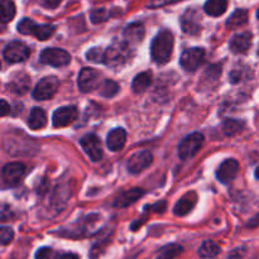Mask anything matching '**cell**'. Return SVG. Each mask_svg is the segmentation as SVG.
<instances>
[{
    "label": "cell",
    "mask_w": 259,
    "mask_h": 259,
    "mask_svg": "<svg viewBox=\"0 0 259 259\" xmlns=\"http://www.w3.org/2000/svg\"><path fill=\"white\" fill-rule=\"evenodd\" d=\"M119 93V85L114 81L105 80L100 85V95L104 98H113Z\"/></svg>",
    "instance_id": "obj_30"
},
{
    "label": "cell",
    "mask_w": 259,
    "mask_h": 259,
    "mask_svg": "<svg viewBox=\"0 0 259 259\" xmlns=\"http://www.w3.org/2000/svg\"><path fill=\"white\" fill-rule=\"evenodd\" d=\"M77 116L78 111L76 106H62L53 113V125L56 128H63V126H67L71 123H73L77 119Z\"/></svg>",
    "instance_id": "obj_13"
},
{
    "label": "cell",
    "mask_w": 259,
    "mask_h": 259,
    "mask_svg": "<svg viewBox=\"0 0 259 259\" xmlns=\"http://www.w3.org/2000/svg\"><path fill=\"white\" fill-rule=\"evenodd\" d=\"M61 2H62V0H45V4L47 5L48 8H56L60 5Z\"/></svg>",
    "instance_id": "obj_41"
},
{
    "label": "cell",
    "mask_w": 259,
    "mask_h": 259,
    "mask_svg": "<svg viewBox=\"0 0 259 259\" xmlns=\"http://www.w3.org/2000/svg\"><path fill=\"white\" fill-rule=\"evenodd\" d=\"M86 58L91 62L95 63H104V58H105V50H101L100 47L91 48L86 53Z\"/></svg>",
    "instance_id": "obj_31"
},
{
    "label": "cell",
    "mask_w": 259,
    "mask_h": 259,
    "mask_svg": "<svg viewBox=\"0 0 259 259\" xmlns=\"http://www.w3.org/2000/svg\"><path fill=\"white\" fill-rule=\"evenodd\" d=\"M78 88L82 93H91L100 83V73L90 67H85L78 73Z\"/></svg>",
    "instance_id": "obj_10"
},
{
    "label": "cell",
    "mask_w": 259,
    "mask_h": 259,
    "mask_svg": "<svg viewBox=\"0 0 259 259\" xmlns=\"http://www.w3.org/2000/svg\"><path fill=\"white\" fill-rule=\"evenodd\" d=\"M182 30L187 34L196 35L201 32V18L196 9L186 10L181 18Z\"/></svg>",
    "instance_id": "obj_14"
},
{
    "label": "cell",
    "mask_w": 259,
    "mask_h": 259,
    "mask_svg": "<svg viewBox=\"0 0 259 259\" xmlns=\"http://www.w3.org/2000/svg\"><path fill=\"white\" fill-rule=\"evenodd\" d=\"M248 22V12L244 9H238L237 12L233 13L227 20L228 29H238L247 24Z\"/></svg>",
    "instance_id": "obj_25"
},
{
    "label": "cell",
    "mask_w": 259,
    "mask_h": 259,
    "mask_svg": "<svg viewBox=\"0 0 259 259\" xmlns=\"http://www.w3.org/2000/svg\"><path fill=\"white\" fill-rule=\"evenodd\" d=\"M55 257H56L55 250L50 247L39 248L34 254L35 259H55Z\"/></svg>",
    "instance_id": "obj_33"
},
{
    "label": "cell",
    "mask_w": 259,
    "mask_h": 259,
    "mask_svg": "<svg viewBox=\"0 0 259 259\" xmlns=\"http://www.w3.org/2000/svg\"><path fill=\"white\" fill-rule=\"evenodd\" d=\"M55 259H80L76 253H60V254H56Z\"/></svg>",
    "instance_id": "obj_38"
},
{
    "label": "cell",
    "mask_w": 259,
    "mask_h": 259,
    "mask_svg": "<svg viewBox=\"0 0 259 259\" xmlns=\"http://www.w3.org/2000/svg\"><path fill=\"white\" fill-rule=\"evenodd\" d=\"M106 19H108V13H106L105 9H95L91 12V20L95 24H99V23L104 22Z\"/></svg>",
    "instance_id": "obj_34"
},
{
    "label": "cell",
    "mask_w": 259,
    "mask_h": 259,
    "mask_svg": "<svg viewBox=\"0 0 259 259\" xmlns=\"http://www.w3.org/2000/svg\"><path fill=\"white\" fill-rule=\"evenodd\" d=\"M180 2V0H151L149 3V8H159L163 7V5L171 4V3H176Z\"/></svg>",
    "instance_id": "obj_37"
},
{
    "label": "cell",
    "mask_w": 259,
    "mask_h": 259,
    "mask_svg": "<svg viewBox=\"0 0 259 259\" xmlns=\"http://www.w3.org/2000/svg\"><path fill=\"white\" fill-rule=\"evenodd\" d=\"M132 46H129L125 40H115L113 45L109 46L105 50V58L104 63L111 67H119L123 66L131 60L132 57Z\"/></svg>",
    "instance_id": "obj_2"
},
{
    "label": "cell",
    "mask_w": 259,
    "mask_h": 259,
    "mask_svg": "<svg viewBox=\"0 0 259 259\" xmlns=\"http://www.w3.org/2000/svg\"><path fill=\"white\" fill-rule=\"evenodd\" d=\"M239 172V163L235 159L229 158L223 162L217 172V177L223 184H230Z\"/></svg>",
    "instance_id": "obj_15"
},
{
    "label": "cell",
    "mask_w": 259,
    "mask_h": 259,
    "mask_svg": "<svg viewBox=\"0 0 259 259\" xmlns=\"http://www.w3.org/2000/svg\"><path fill=\"white\" fill-rule=\"evenodd\" d=\"M152 161H153V156L149 151H141L134 153L131 158L128 159V163H126V167H128L129 172L131 174H141L142 171L147 168V167L151 166Z\"/></svg>",
    "instance_id": "obj_12"
},
{
    "label": "cell",
    "mask_w": 259,
    "mask_h": 259,
    "mask_svg": "<svg viewBox=\"0 0 259 259\" xmlns=\"http://www.w3.org/2000/svg\"><path fill=\"white\" fill-rule=\"evenodd\" d=\"M58 85L60 82L56 76H47L37 83L33 90V98L35 100H48L57 93Z\"/></svg>",
    "instance_id": "obj_8"
},
{
    "label": "cell",
    "mask_w": 259,
    "mask_h": 259,
    "mask_svg": "<svg viewBox=\"0 0 259 259\" xmlns=\"http://www.w3.org/2000/svg\"><path fill=\"white\" fill-rule=\"evenodd\" d=\"M228 2L227 0H207L205 3V12L211 17H220L227 12Z\"/></svg>",
    "instance_id": "obj_24"
},
{
    "label": "cell",
    "mask_w": 259,
    "mask_h": 259,
    "mask_svg": "<svg viewBox=\"0 0 259 259\" xmlns=\"http://www.w3.org/2000/svg\"><path fill=\"white\" fill-rule=\"evenodd\" d=\"M25 174V166L19 162H12L3 167L2 180L4 187H15L22 182Z\"/></svg>",
    "instance_id": "obj_5"
},
{
    "label": "cell",
    "mask_w": 259,
    "mask_h": 259,
    "mask_svg": "<svg viewBox=\"0 0 259 259\" xmlns=\"http://www.w3.org/2000/svg\"><path fill=\"white\" fill-rule=\"evenodd\" d=\"M18 32L22 34L34 35L39 40H46L55 34L56 27L52 24H37L32 19L25 18L18 24Z\"/></svg>",
    "instance_id": "obj_3"
},
{
    "label": "cell",
    "mask_w": 259,
    "mask_h": 259,
    "mask_svg": "<svg viewBox=\"0 0 259 259\" xmlns=\"http://www.w3.org/2000/svg\"><path fill=\"white\" fill-rule=\"evenodd\" d=\"M220 252H222V248H220L217 243L212 242V240H205V242L200 245L199 250H197V254H199L200 258L210 259L219 255Z\"/></svg>",
    "instance_id": "obj_23"
},
{
    "label": "cell",
    "mask_w": 259,
    "mask_h": 259,
    "mask_svg": "<svg viewBox=\"0 0 259 259\" xmlns=\"http://www.w3.org/2000/svg\"><path fill=\"white\" fill-rule=\"evenodd\" d=\"M255 177H257V179L259 180V167L257 169H255Z\"/></svg>",
    "instance_id": "obj_42"
},
{
    "label": "cell",
    "mask_w": 259,
    "mask_h": 259,
    "mask_svg": "<svg viewBox=\"0 0 259 259\" xmlns=\"http://www.w3.org/2000/svg\"><path fill=\"white\" fill-rule=\"evenodd\" d=\"M204 144V136L201 133H192L182 139L179 146V156L181 159H190L196 156Z\"/></svg>",
    "instance_id": "obj_4"
},
{
    "label": "cell",
    "mask_w": 259,
    "mask_h": 259,
    "mask_svg": "<svg viewBox=\"0 0 259 259\" xmlns=\"http://www.w3.org/2000/svg\"><path fill=\"white\" fill-rule=\"evenodd\" d=\"M30 55V48L25 43L14 40L4 48L3 57L8 63H18L27 60Z\"/></svg>",
    "instance_id": "obj_7"
},
{
    "label": "cell",
    "mask_w": 259,
    "mask_h": 259,
    "mask_svg": "<svg viewBox=\"0 0 259 259\" xmlns=\"http://www.w3.org/2000/svg\"><path fill=\"white\" fill-rule=\"evenodd\" d=\"M126 142V133L124 129L116 128L114 131H111L108 134V138H106V144H108L109 149L111 151H120L124 148Z\"/></svg>",
    "instance_id": "obj_21"
},
{
    "label": "cell",
    "mask_w": 259,
    "mask_h": 259,
    "mask_svg": "<svg viewBox=\"0 0 259 259\" xmlns=\"http://www.w3.org/2000/svg\"><path fill=\"white\" fill-rule=\"evenodd\" d=\"M14 239V232L10 227H2L0 229V243L2 245H8Z\"/></svg>",
    "instance_id": "obj_32"
},
{
    "label": "cell",
    "mask_w": 259,
    "mask_h": 259,
    "mask_svg": "<svg viewBox=\"0 0 259 259\" xmlns=\"http://www.w3.org/2000/svg\"><path fill=\"white\" fill-rule=\"evenodd\" d=\"M205 58V51L202 48H189V50L184 51L180 58V63H181L182 68L187 71V72H192L199 68L202 61Z\"/></svg>",
    "instance_id": "obj_9"
},
{
    "label": "cell",
    "mask_w": 259,
    "mask_h": 259,
    "mask_svg": "<svg viewBox=\"0 0 259 259\" xmlns=\"http://www.w3.org/2000/svg\"><path fill=\"white\" fill-rule=\"evenodd\" d=\"M40 62L53 67H63L71 62V56L67 51L61 48H46L39 56Z\"/></svg>",
    "instance_id": "obj_6"
},
{
    "label": "cell",
    "mask_w": 259,
    "mask_h": 259,
    "mask_svg": "<svg viewBox=\"0 0 259 259\" xmlns=\"http://www.w3.org/2000/svg\"><path fill=\"white\" fill-rule=\"evenodd\" d=\"M151 207L152 210H153V211H157V212H162V211H164V209H166V202H158V204H156V205H152V206H149Z\"/></svg>",
    "instance_id": "obj_39"
},
{
    "label": "cell",
    "mask_w": 259,
    "mask_h": 259,
    "mask_svg": "<svg viewBox=\"0 0 259 259\" xmlns=\"http://www.w3.org/2000/svg\"><path fill=\"white\" fill-rule=\"evenodd\" d=\"M2 8V22L9 23L15 17V5L12 0H2L0 3Z\"/></svg>",
    "instance_id": "obj_28"
},
{
    "label": "cell",
    "mask_w": 259,
    "mask_h": 259,
    "mask_svg": "<svg viewBox=\"0 0 259 259\" xmlns=\"http://www.w3.org/2000/svg\"><path fill=\"white\" fill-rule=\"evenodd\" d=\"M144 37V27L141 23H132L124 29L123 39L128 43L129 46H136L142 42Z\"/></svg>",
    "instance_id": "obj_20"
},
{
    "label": "cell",
    "mask_w": 259,
    "mask_h": 259,
    "mask_svg": "<svg viewBox=\"0 0 259 259\" xmlns=\"http://www.w3.org/2000/svg\"><path fill=\"white\" fill-rule=\"evenodd\" d=\"M30 83H32V80H30V77L27 73L18 72L14 76H12L10 81L8 82L7 88L8 90L17 94V95H23V94L29 91Z\"/></svg>",
    "instance_id": "obj_16"
},
{
    "label": "cell",
    "mask_w": 259,
    "mask_h": 259,
    "mask_svg": "<svg viewBox=\"0 0 259 259\" xmlns=\"http://www.w3.org/2000/svg\"><path fill=\"white\" fill-rule=\"evenodd\" d=\"M81 146H82L86 154L90 157L91 161L98 162L103 158V146H101V141L95 134H86L81 139Z\"/></svg>",
    "instance_id": "obj_11"
},
{
    "label": "cell",
    "mask_w": 259,
    "mask_h": 259,
    "mask_svg": "<svg viewBox=\"0 0 259 259\" xmlns=\"http://www.w3.org/2000/svg\"><path fill=\"white\" fill-rule=\"evenodd\" d=\"M184 252V248L180 244H167L159 250L157 259H175Z\"/></svg>",
    "instance_id": "obj_27"
},
{
    "label": "cell",
    "mask_w": 259,
    "mask_h": 259,
    "mask_svg": "<svg viewBox=\"0 0 259 259\" xmlns=\"http://www.w3.org/2000/svg\"><path fill=\"white\" fill-rule=\"evenodd\" d=\"M258 56H259V48H258Z\"/></svg>",
    "instance_id": "obj_44"
},
{
    "label": "cell",
    "mask_w": 259,
    "mask_h": 259,
    "mask_svg": "<svg viewBox=\"0 0 259 259\" xmlns=\"http://www.w3.org/2000/svg\"><path fill=\"white\" fill-rule=\"evenodd\" d=\"M2 109H3L2 115L5 116V115H8V114H10V109L12 108H10V105L7 103V101L2 100Z\"/></svg>",
    "instance_id": "obj_40"
},
{
    "label": "cell",
    "mask_w": 259,
    "mask_h": 259,
    "mask_svg": "<svg viewBox=\"0 0 259 259\" xmlns=\"http://www.w3.org/2000/svg\"><path fill=\"white\" fill-rule=\"evenodd\" d=\"M243 78H244V70H242V68H234L230 73V81L233 83L240 82Z\"/></svg>",
    "instance_id": "obj_35"
},
{
    "label": "cell",
    "mask_w": 259,
    "mask_h": 259,
    "mask_svg": "<svg viewBox=\"0 0 259 259\" xmlns=\"http://www.w3.org/2000/svg\"><path fill=\"white\" fill-rule=\"evenodd\" d=\"M196 202L197 195L195 194V192H187V194L184 195V196L177 201V204L175 205V215H177V217H185V215H187L192 209H194Z\"/></svg>",
    "instance_id": "obj_17"
},
{
    "label": "cell",
    "mask_w": 259,
    "mask_h": 259,
    "mask_svg": "<svg viewBox=\"0 0 259 259\" xmlns=\"http://www.w3.org/2000/svg\"><path fill=\"white\" fill-rule=\"evenodd\" d=\"M152 82V75L151 72H142L134 77L133 82H132V89L136 94H141L146 91L149 88Z\"/></svg>",
    "instance_id": "obj_26"
},
{
    "label": "cell",
    "mask_w": 259,
    "mask_h": 259,
    "mask_svg": "<svg viewBox=\"0 0 259 259\" xmlns=\"http://www.w3.org/2000/svg\"><path fill=\"white\" fill-rule=\"evenodd\" d=\"M245 258V250L243 248H238V249L233 250L227 259H244Z\"/></svg>",
    "instance_id": "obj_36"
},
{
    "label": "cell",
    "mask_w": 259,
    "mask_h": 259,
    "mask_svg": "<svg viewBox=\"0 0 259 259\" xmlns=\"http://www.w3.org/2000/svg\"><path fill=\"white\" fill-rule=\"evenodd\" d=\"M47 124V115L46 111L42 108H33L30 111L29 119H28V125L33 131H38V129L45 128Z\"/></svg>",
    "instance_id": "obj_22"
},
{
    "label": "cell",
    "mask_w": 259,
    "mask_h": 259,
    "mask_svg": "<svg viewBox=\"0 0 259 259\" xmlns=\"http://www.w3.org/2000/svg\"><path fill=\"white\" fill-rule=\"evenodd\" d=\"M257 18H258V19H259V10H258V12H257Z\"/></svg>",
    "instance_id": "obj_43"
},
{
    "label": "cell",
    "mask_w": 259,
    "mask_h": 259,
    "mask_svg": "<svg viewBox=\"0 0 259 259\" xmlns=\"http://www.w3.org/2000/svg\"><path fill=\"white\" fill-rule=\"evenodd\" d=\"M175 38L174 34L168 30H163L154 38L151 45L152 58L157 63H167L172 56L174 51Z\"/></svg>",
    "instance_id": "obj_1"
},
{
    "label": "cell",
    "mask_w": 259,
    "mask_h": 259,
    "mask_svg": "<svg viewBox=\"0 0 259 259\" xmlns=\"http://www.w3.org/2000/svg\"><path fill=\"white\" fill-rule=\"evenodd\" d=\"M244 128V124L239 120H235V119H228L225 120L224 125H223V132H224L227 136H237L238 133L243 131Z\"/></svg>",
    "instance_id": "obj_29"
},
{
    "label": "cell",
    "mask_w": 259,
    "mask_h": 259,
    "mask_svg": "<svg viewBox=\"0 0 259 259\" xmlns=\"http://www.w3.org/2000/svg\"><path fill=\"white\" fill-rule=\"evenodd\" d=\"M250 46H252V34L249 32L235 34L230 40V50H232L233 53H237V55L248 52Z\"/></svg>",
    "instance_id": "obj_18"
},
{
    "label": "cell",
    "mask_w": 259,
    "mask_h": 259,
    "mask_svg": "<svg viewBox=\"0 0 259 259\" xmlns=\"http://www.w3.org/2000/svg\"><path fill=\"white\" fill-rule=\"evenodd\" d=\"M144 195L143 189H132L123 191L121 194H119L116 196L115 201H114V206L115 207H126L129 205L134 204L136 201H138L142 196Z\"/></svg>",
    "instance_id": "obj_19"
}]
</instances>
